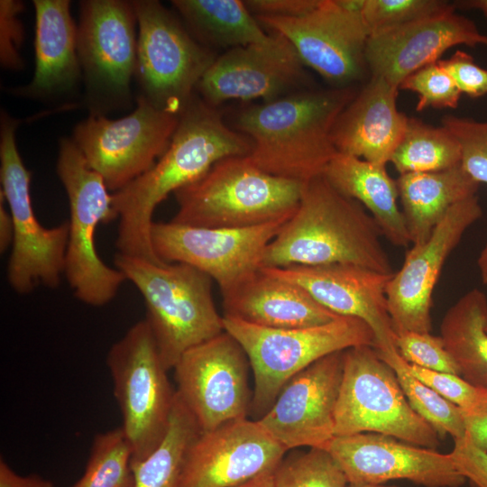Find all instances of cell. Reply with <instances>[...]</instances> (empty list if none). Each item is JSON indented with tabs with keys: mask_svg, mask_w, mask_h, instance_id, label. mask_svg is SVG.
<instances>
[{
	"mask_svg": "<svg viewBox=\"0 0 487 487\" xmlns=\"http://www.w3.org/2000/svg\"><path fill=\"white\" fill-rule=\"evenodd\" d=\"M222 297L224 316L262 327H310L340 317L318 303L302 287L277 278L262 268Z\"/></svg>",
	"mask_w": 487,
	"mask_h": 487,
	"instance_id": "d4e9b609",
	"label": "cell"
},
{
	"mask_svg": "<svg viewBox=\"0 0 487 487\" xmlns=\"http://www.w3.org/2000/svg\"><path fill=\"white\" fill-rule=\"evenodd\" d=\"M397 187L410 244H421L448 210L479 188L461 164L439 171L400 174Z\"/></svg>",
	"mask_w": 487,
	"mask_h": 487,
	"instance_id": "83f0119b",
	"label": "cell"
},
{
	"mask_svg": "<svg viewBox=\"0 0 487 487\" xmlns=\"http://www.w3.org/2000/svg\"><path fill=\"white\" fill-rule=\"evenodd\" d=\"M271 33L266 43L217 56L197 86L200 98L216 107L233 99L268 102L299 91L308 79L305 65L284 37Z\"/></svg>",
	"mask_w": 487,
	"mask_h": 487,
	"instance_id": "d6986e66",
	"label": "cell"
},
{
	"mask_svg": "<svg viewBox=\"0 0 487 487\" xmlns=\"http://www.w3.org/2000/svg\"><path fill=\"white\" fill-rule=\"evenodd\" d=\"M46 480L38 475L22 476L14 473L3 460L0 461V487H42Z\"/></svg>",
	"mask_w": 487,
	"mask_h": 487,
	"instance_id": "bcb514c9",
	"label": "cell"
},
{
	"mask_svg": "<svg viewBox=\"0 0 487 487\" xmlns=\"http://www.w3.org/2000/svg\"><path fill=\"white\" fill-rule=\"evenodd\" d=\"M353 87L299 90L242 110L235 129L252 142L246 156L269 174L307 183L322 176L337 151L336 119L354 99Z\"/></svg>",
	"mask_w": 487,
	"mask_h": 487,
	"instance_id": "7a4b0ae2",
	"label": "cell"
},
{
	"mask_svg": "<svg viewBox=\"0 0 487 487\" xmlns=\"http://www.w3.org/2000/svg\"><path fill=\"white\" fill-rule=\"evenodd\" d=\"M23 8L21 1H0V63L5 69L18 71L24 66L20 54L24 28L19 18Z\"/></svg>",
	"mask_w": 487,
	"mask_h": 487,
	"instance_id": "60d3db41",
	"label": "cell"
},
{
	"mask_svg": "<svg viewBox=\"0 0 487 487\" xmlns=\"http://www.w3.org/2000/svg\"><path fill=\"white\" fill-rule=\"evenodd\" d=\"M461 5L467 8L478 9L487 17V0L463 1Z\"/></svg>",
	"mask_w": 487,
	"mask_h": 487,
	"instance_id": "f907efd6",
	"label": "cell"
},
{
	"mask_svg": "<svg viewBox=\"0 0 487 487\" xmlns=\"http://www.w3.org/2000/svg\"><path fill=\"white\" fill-rule=\"evenodd\" d=\"M130 487H134V486H133V485H132V486H130Z\"/></svg>",
	"mask_w": 487,
	"mask_h": 487,
	"instance_id": "db71d44e",
	"label": "cell"
},
{
	"mask_svg": "<svg viewBox=\"0 0 487 487\" xmlns=\"http://www.w3.org/2000/svg\"><path fill=\"white\" fill-rule=\"evenodd\" d=\"M441 123L460 145L463 169L479 184H487V121L446 115Z\"/></svg>",
	"mask_w": 487,
	"mask_h": 487,
	"instance_id": "74e56055",
	"label": "cell"
},
{
	"mask_svg": "<svg viewBox=\"0 0 487 487\" xmlns=\"http://www.w3.org/2000/svg\"><path fill=\"white\" fill-rule=\"evenodd\" d=\"M399 87L371 77L339 115L332 130L337 152L385 166L399 145L408 116L397 107Z\"/></svg>",
	"mask_w": 487,
	"mask_h": 487,
	"instance_id": "cb8c5ba5",
	"label": "cell"
},
{
	"mask_svg": "<svg viewBox=\"0 0 487 487\" xmlns=\"http://www.w3.org/2000/svg\"><path fill=\"white\" fill-rule=\"evenodd\" d=\"M395 347L408 363L460 376L458 366L440 335H433L430 332H400L396 334Z\"/></svg>",
	"mask_w": 487,
	"mask_h": 487,
	"instance_id": "f35d334b",
	"label": "cell"
},
{
	"mask_svg": "<svg viewBox=\"0 0 487 487\" xmlns=\"http://www.w3.org/2000/svg\"><path fill=\"white\" fill-rule=\"evenodd\" d=\"M438 63L451 75L462 94L477 98L487 94V69L475 63L467 52L457 50Z\"/></svg>",
	"mask_w": 487,
	"mask_h": 487,
	"instance_id": "b9f144b4",
	"label": "cell"
},
{
	"mask_svg": "<svg viewBox=\"0 0 487 487\" xmlns=\"http://www.w3.org/2000/svg\"><path fill=\"white\" fill-rule=\"evenodd\" d=\"M132 447L123 427L100 433L94 438L86 470L71 487H130Z\"/></svg>",
	"mask_w": 487,
	"mask_h": 487,
	"instance_id": "836d02e7",
	"label": "cell"
},
{
	"mask_svg": "<svg viewBox=\"0 0 487 487\" xmlns=\"http://www.w3.org/2000/svg\"><path fill=\"white\" fill-rule=\"evenodd\" d=\"M409 369L416 378L457 406L463 416L487 410V391L469 383L461 376L427 370L410 363Z\"/></svg>",
	"mask_w": 487,
	"mask_h": 487,
	"instance_id": "ab89813d",
	"label": "cell"
},
{
	"mask_svg": "<svg viewBox=\"0 0 487 487\" xmlns=\"http://www.w3.org/2000/svg\"><path fill=\"white\" fill-rule=\"evenodd\" d=\"M455 7L442 0H364L362 17L372 35Z\"/></svg>",
	"mask_w": 487,
	"mask_h": 487,
	"instance_id": "d590c367",
	"label": "cell"
},
{
	"mask_svg": "<svg viewBox=\"0 0 487 487\" xmlns=\"http://www.w3.org/2000/svg\"><path fill=\"white\" fill-rule=\"evenodd\" d=\"M3 198L0 197V252L5 253L12 246L14 238V225L10 211H8Z\"/></svg>",
	"mask_w": 487,
	"mask_h": 487,
	"instance_id": "7dc6e473",
	"label": "cell"
},
{
	"mask_svg": "<svg viewBox=\"0 0 487 487\" xmlns=\"http://www.w3.org/2000/svg\"><path fill=\"white\" fill-rule=\"evenodd\" d=\"M466 436L479 449L487 452V410L469 416H463Z\"/></svg>",
	"mask_w": 487,
	"mask_h": 487,
	"instance_id": "f6af8a7d",
	"label": "cell"
},
{
	"mask_svg": "<svg viewBox=\"0 0 487 487\" xmlns=\"http://www.w3.org/2000/svg\"><path fill=\"white\" fill-rule=\"evenodd\" d=\"M274 487H347L340 466L325 449L286 454L273 471Z\"/></svg>",
	"mask_w": 487,
	"mask_h": 487,
	"instance_id": "e575fe53",
	"label": "cell"
},
{
	"mask_svg": "<svg viewBox=\"0 0 487 487\" xmlns=\"http://www.w3.org/2000/svg\"><path fill=\"white\" fill-rule=\"evenodd\" d=\"M249 358L226 331L185 352L175 364L177 394L201 432L249 417Z\"/></svg>",
	"mask_w": 487,
	"mask_h": 487,
	"instance_id": "9a60e30c",
	"label": "cell"
},
{
	"mask_svg": "<svg viewBox=\"0 0 487 487\" xmlns=\"http://www.w3.org/2000/svg\"><path fill=\"white\" fill-rule=\"evenodd\" d=\"M236 487H274L273 472L263 473Z\"/></svg>",
	"mask_w": 487,
	"mask_h": 487,
	"instance_id": "c3c4849f",
	"label": "cell"
},
{
	"mask_svg": "<svg viewBox=\"0 0 487 487\" xmlns=\"http://www.w3.org/2000/svg\"><path fill=\"white\" fill-rule=\"evenodd\" d=\"M482 216L478 197L454 205L430 237L412 244L400 269L386 287L389 314L395 334L429 333L433 292L443 266L466 230Z\"/></svg>",
	"mask_w": 487,
	"mask_h": 487,
	"instance_id": "e0dca14e",
	"label": "cell"
},
{
	"mask_svg": "<svg viewBox=\"0 0 487 487\" xmlns=\"http://www.w3.org/2000/svg\"><path fill=\"white\" fill-rule=\"evenodd\" d=\"M115 268L138 289L150 326L167 371L181 355L225 332L224 317L215 305L212 279L182 263H154L117 253Z\"/></svg>",
	"mask_w": 487,
	"mask_h": 487,
	"instance_id": "277c9868",
	"label": "cell"
},
{
	"mask_svg": "<svg viewBox=\"0 0 487 487\" xmlns=\"http://www.w3.org/2000/svg\"><path fill=\"white\" fill-rule=\"evenodd\" d=\"M364 0H320L297 17H255L264 29L284 37L305 66L334 87H351L368 71L370 33L363 23Z\"/></svg>",
	"mask_w": 487,
	"mask_h": 487,
	"instance_id": "5bb4252c",
	"label": "cell"
},
{
	"mask_svg": "<svg viewBox=\"0 0 487 487\" xmlns=\"http://www.w3.org/2000/svg\"><path fill=\"white\" fill-rule=\"evenodd\" d=\"M57 174L69 204L64 275L78 300L104 306L114 299L126 280L122 271L101 260L95 246L97 225L117 218L113 196L73 139L60 141Z\"/></svg>",
	"mask_w": 487,
	"mask_h": 487,
	"instance_id": "52a82bcc",
	"label": "cell"
},
{
	"mask_svg": "<svg viewBox=\"0 0 487 487\" xmlns=\"http://www.w3.org/2000/svg\"><path fill=\"white\" fill-rule=\"evenodd\" d=\"M199 433L195 418L176 394L163 440L145 459L131 464L133 486L179 487L186 453Z\"/></svg>",
	"mask_w": 487,
	"mask_h": 487,
	"instance_id": "4dcf8cb0",
	"label": "cell"
},
{
	"mask_svg": "<svg viewBox=\"0 0 487 487\" xmlns=\"http://www.w3.org/2000/svg\"><path fill=\"white\" fill-rule=\"evenodd\" d=\"M254 17H297L316 8L320 0H246Z\"/></svg>",
	"mask_w": 487,
	"mask_h": 487,
	"instance_id": "ee69618b",
	"label": "cell"
},
{
	"mask_svg": "<svg viewBox=\"0 0 487 487\" xmlns=\"http://www.w3.org/2000/svg\"><path fill=\"white\" fill-rule=\"evenodd\" d=\"M287 453L258 420H233L195 437L179 487H236L273 472Z\"/></svg>",
	"mask_w": 487,
	"mask_h": 487,
	"instance_id": "ac0fdd59",
	"label": "cell"
},
{
	"mask_svg": "<svg viewBox=\"0 0 487 487\" xmlns=\"http://www.w3.org/2000/svg\"><path fill=\"white\" fill-rule=\"evenodd\" d=\"M0 122V192L9 206L14 225L7 280L22 295L39 285L54 289L65 272L69 222L51 228L40 224L30 195L32 172L24 166L16 145L19 121L2 111Z\"/></svg>",
	"mask_w": 487,
	"mask_h": 487,
	"instance_id": "8fae6325",
	"label": "cell"
},
{
	"mask_svg": "<svg viewBox=\"0 0 487 487\" xmlns=\"http://www.w3.org/2000/svg\"><path fill=\"white\" fill-rule=\"evenodd\" d=\"M390 162L400 175L439 171L461 164V149L443 125L436 127L409 117Z\"/></svg>",
	"mask_w": 487,
	"mask_h": 487,
	"instance_id": "1f68e13d",
	"label": "cell"
},
{
	"mask_svg": "<svg viewBox=\"0 0 487 487\" xmlns=\"http://www.w3.org/2000/svg\"><path fill=\"white\" fill-rule=\"evenodd\" d=\"M381 236L369 212L322 175L305 184L298 208L266 248L262 267L346 263L393 274Z\"/></svg>",
	"mask_w": 487,
	"mask_h": 487,
	"instance_id": "3957f363",
	"label": "cell"
},
{
	"mask_svg": "<svg viewBox=\"0 0 487 487\" xmlns=\"http://www.w3.org/2000/svg\"><path fill=\"white\" fill-rule=\"evenodd\" d=\"M458 473L474 487H487V452L475 446L465 435L454 440L449 453Z\"/></svg>",
	"mask_w": 487,
	"mask_h": 487,
	"instance_id": "7bdbcfd3",
	"label": "cell"
},
{
	"mask_svg": "<svg viewBox=\"0 0 487 487\" xmlns=\"http://www.w3.org/2000/svg\"><path fill=\"white\" fill-rule=\"evenodd\" d=\"M251 140L229 127L219 111L194 96L180 115L165 152L146 172L112 193L118 222L119 253L165 263L152 244L153 212L170 193L202 177L215 163L247 156Z\"/></svg>",
	"mask_w": 487,
	"mask_h": 487,
	"instance_id": "6da1fadb",
	"label": "cell"
},
{
	"mask_svg": "<svg viewBox=\"0 0 487 487\" xmlns=\"http://www.w3.org/2000/svg\"><path fill=\"white\" fill-rule=\"evenodd\" d=\"M133 5L138 25V96L158 109L180 115L217 56L159 1L134 0Z\"/></svg>",
	"mask_w": 487,
	"mask_h": 487,
	"instance_id": "9c48e42d",
	"label": "cell"
},
{
	"mask_svg": "<svg viewBox=\"0 0 487 487\" xmlns=\"http://www.w3.org/2000/svg\"><path fill=\"white\" fill-rule=\"evenodd\" d=\"M347 487H398V486L385 485V484H363V485L348 484Z\"/></svg>",
	"mask_w": 487,
	"mask_h": 487,
	"instance_id": "816d5d0a",
	"label": "cell"
},
{
	"mask_svg": "<svg viewBox=\"0 0 487 487\" xmlns=\"http://www.w3.org/2000/svg\"><path fill=\"white\" fill-rule=\"evenodd\" d=\"M460 44L487 48V35L472 20L456 14L455 7L370 35L365 60L371 77L399 87L410 74L438 61L444 52Z\"/></svg>",
	"mask_w": 487,
	"mask_h": 487,
	"instance_id": "603a6c76",
	"label": "cell"
},
{
	"mask_svg": "<svg viewBox=\"0 0 487 487\" xmlns=\"http://www.w3.org/2000/svg\"><path fill=\"white\" fill-rule=\"evenodd\" d=\"M399 89L418 95L416 106L418 112L428 107L455 108L462 95L454 78L438 61L410 74L400 83Z\"/></svg>",
	"mask_w": 487,
	"mask_h": 487,
	"instance_id": "8d00e7d4",
	"label": "cell"
},
{
	"mask_svg": "<svg viewBox=\"0 0 487 487\" xmlns=\"http://www.w3.org/2000/svg\"><path fill=\"white\" fill-rule=\"evenodd\" d=\"M344 366V351L316 361L281 389L258 421L289 452L327 447L335 436V411Z\"/></svg>",
	"mask_w": 487,
	"mask_h": 487,
	"instance_id": "44dd1931",
	"label": "cell"
},
{
	"mask_svg": "<svg viewBox=\"0 0 487 487\" xmlns=\"http://www.w3.org/2000/svg\"><path fill=\"white\" fill-rule=\"evenodd\" d=\"M487 297L479 289L464 294L446 312L440 336L460 376L487 391Z\"/></svg>",
	"mask_w": 487,
	"mask_h": 487,
	"instance_id": "f546056e",
	"label": "cell"
},
{
	"mask_svg": "<svg viewBox=\"0 0 487 487\" xmlns=\"http://www.w3.org/2000/svg\"><path fill=\"white\" fill-rule=\"evenodd\" d=\"M477 265L479 268L482 281L487 285V240L479 254Z\"/></svg>",
	"mask_w": 487,
	"mask_h": 487,
	"instance_id": "681fc988",
	"label": "cell"
},
{
	"mask_svg": "<svg viewBox=\"0 0 487 487\" xmlns=\"http://www.w3.org/2000/svg\"><path fill=\"white\" fill-rule=\"evenodd\" d=\"M133 1L79 2L77 50L91 115L128 105L138 40Z\"/></svg>",
	"mask_w": 487,
	"mask_h": 487,
	"instance_id": "7c38bea8",
	"label": "cell"
},
{
	"mask_svg": "<svg viewBox=\"0 0 487 487\" xmlns=\"http://www.w3.org/2000/svg\"><path fill=\"white\" fill-rule=\"evenodd\" d=\"M378 433L435 449L436 431L409 405L395 371L372 345L344 351L335 436Z\"/></svg>",
	"mask_w": 487,
	"mask_h": 487,
	"instance_id": "ba28073f",
	"label": "cell"
},
{
	"mask_svg": "<svg viewBox=\"0 0 487 487\" xmlns=\"http://www.w3.org/2000/svg\"><path fill=\"white\" fill-rule=\"evenodd\" d=\"M262 268L302 287L335 315L364 321L373 332V347L378 352L397 351L386 296V287L393 274L346 263Z\"/></svg>",
	"mask_w": 487,
	"mask_h": 487,
	"instance_id": "7402d4cb",
	"label": "cell"
},
{
	"mask_svg": "<svg viewBox=\"0 0 487 487\" xmlns=\"http://www.w3.org/2000/svg\"><path fill=\"white\" fill-rule=\"evenodd\" d=\"M42 487H54V485L52 484V482L46 481Z\"/></svg>",
	"mask_w": 487,
	"mask_h": 487,
	"instance_id": "f5cc1de1",
	"label": "cell"
},
{
	"mask_svg": "<svg viewBox=\"0 0 487 487\" xmlns=\"http://www.w3.org/2000/svg\"><path fill=\"white\" fill-rule=\"evenodd\" d=\"M326 450L342 469L348 484H384L404 479L424 487H461L466 481L449 453L382 434L335 436Z\"/></svg>",
	"mask_w": 487,
	"mask_h": 487,
	"instance_id": "ffe728a7",
	"label": "cell"
},
{
	"mask_svg": "<svg viewBox=\"0 0 487 487\" xmlns=\"http://www.w3.org/2000/svg\"><path fill=\"white\" fill-rule=\"evenodd\" d=\"M306 183L262 171L246 156L223 159L174 193V223L204 228H246L290 218Z\"/></svg>",
	"mask_w": 487,
	"mask_h": 487,
	"instance_id": "5b68a950",
	"label": "cell"
},
{
	"mask_svg": "<svg viewBox=\"0 0 487 487\" xmlns=\"http://www.w3.org/2000/svg\"><path fill=\"white\" fill-rule=\"evenodd\" d=\"M179 116L137 96L136 107L128 115L110 119L90 115L80 121L73 141L114 193L154 165L169 147Z\"/></svg>",
	"mask_w": 487,
	"mask_h": 487,
	"instance_id": "4fadbf2b",
	"label": "cell"
},
{
	"mask_svg": "<svg viewBox=\"0 0 487 487\" xmlns=\"http://www.w3.org/2000/svg\"><path fill=\"white\" fill-rule=\"evenodd\" d=\"M323 175L338 191L358 201L369 212L391 244L399 247L410 244L398 205L397 181L388 174L385 166L337 152Z\"/></svg>",
	"mask_w": 487,
	"mask_h": 487,
	"instance_id": "4316f807",
	"label": "cell"
},
{
	"mask_svg": "<svg viewBox=\"0 0 487 487\" xmlns=\"http://www.w3.org/2000/svg\"><path fill=\"white\" fill-rule=\"evenodd\" d=\"M289 219L235 229L154 222L152 244L161 261L197 268L215 280L224 294L262 268L266 248Z\"/></svg>",
	"mask_w": 487,
	"mask_h": 487,
	"instance_id": "2e32d148",
	"label": "cell"
},
{
	"mask_svg": "<svg viewBox=\"0 0 487 487\" xmlns=\"http://www.w3.org/2000/svg\"><path fill=\"white\" fill-rule=\"evenodd\" d=\"M171 5L192 36L210 49L266 43L273 37L244 1L173 0Z\"/></svg>",
	"mask_w": 487,
	"mask_h": 487,
	"instance_id": "f1b7e54d",
	"label": "cell"
},
{
	"mask_svg": "<svg viewBox=\"0 0 487 487\" xmlns=\"http://www.w3.org/2000/svg\"><path fill=\"white\" fill-rule=\"evenodd\" d=\"M486 331H487V326H486Z\"/></svg>",
	"mask_w": 487,
	"mask_h": 487,
	"instance_id": "11a10c76",
	"label": "cell"
},
{
	"mask_svg": "<svg viewBox=\"0 0 487 487\" xmlns=\"http://www.w3.org/2000/svg\"><path fill=\"white\" fill-rule=\"evenodd\" d=\"M377 353L395 371L411 408L436 431L440 439L446 435L454 440L466 435L461 409L416 378L398 351Z\"/></svg>",
	"mask_w": 487,
	"mask_h": 487,
	"instance_id": "d6a6232c",
	"label": "cell"
},
{
	"mask_svg": "<svg viewBox=\"0 0 487 487\" xmlns=\"http://www.w3.org/2000/svg\"><path fill=\"white\" fill-rule=\"evenodd\" d=\"M106 364L132 447L131 464L141 462L167 434L177 394L144 319L111 346Z\"/></svg>",
	"mask_w": 487,
	"mask_h": 487,
	"instance_id": "30bf717a",
	"label": "cell"
},
{
	"mask_svg": "<svg viewBox=\"0 0 487 487\" xmlns=\"http://www.w3.org/2000/svg\"><path fill=\"white\" fill-rule=\"evenodd\" d=\"M224 317L225 330L244 349L254 386L249 417L259 420L283 386L297 373L330 354L358 345L374 346V335L363 320L340 316L320 326L276 329Z\"/></svg>",
	"mask_w": 487,
	"mask_h": 487,
	"instance_id": "8992f818",
	"label": "cell"
},
{
	"mask_svg": "<svg viewBox=\"0 0 487 487\" xmlns=\"http://www.w3.org/2000/svg\"><path fill=\"white\" fill-rule=\"evenodd\" d=\"M35 69L31 82L12 89L19 96L47 100L70 93L82 78L77 25L69 0H33Z\"/></svg>",
	"mask_w": 487,
	"mask_h": 487,
	"instance_id": "484cf974",
	"label": "cell"
}]
</instances>
